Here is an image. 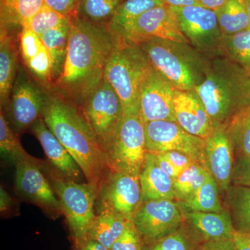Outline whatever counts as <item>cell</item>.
<instances>
[{
	"label": "cell",
	"mask_w": 250,
	"mask_h": 250,
	"mask_svg": "<svg viewBox=\"0 0 250 250\" xmlns=\"http://www.w3.org/2000/svg\"><path fill=\"white\" fill-rule=\"evenodd\" d=\"M122 41L107 26L72 18L66 58L54 82V93L80 107L104 79L106 64Z\"/></svg>",
	"instance_id": "cell-1"
},
{
	"label": "cell",
	"mask_w": 250,
	"mask_h": 250,
	"mask_svg": "<svg viewBox=\"0 0 250 250\" xmlns=\"http://www.w3.org/2000/svg\"><path fill=\"white\" fill-rule=\"evenodd\" d=\"M42 118L96 188L111 172L105 151L90 129L80 107L55 93H51Z\"/></svg>",
	"instance_id": "cell-2"
},
{
	"label": "cell",
	"mask_w": 250,
	"mask_h": 250,
	"mask_svg": "<svg viewBox=\"0 0 250 250\" xmlns=\"http://www.w3.org/2000/svg\"><path fill=\"white\" fill-rule=\"evenodd\" d=\"M215 127L228 126L250 106V75L226 56L210 59L205 80L194 89Z\"/></svg>",
	"instance_id": "cell-3"
},
{
	"label": "cell",
	"mask_w": 250,
	"mask_h": 250,
	"mask_svg": "<svg viewBox=\"0 0 250 250\" xmlns=\"http://www.w3.org/2000/svg\"><path fill=\"white\" fill-rule=\"evenodd\" d=\"M137 45L147 56L153 68L176 89L194 90L205 80L210 59L188 42L153 39Z\"/></svg>",
	"instance_id": "cell-4"
},
{
	"label": "cell",
	"mask_w": 250,
	"mask_h": 250,
	"mask_svg": "<svg viewBox=\"0 0 250 250\" xmlns=\"http://www.w3.org/2000/svg\"><path fill=\"white\" fill-rule=\"evenodd\" d=\"M152 70L147 56L137 44L123 40L111 54L104 79L121 100L123 116H139L141 91Z\"/></svg>",
	"instance_id": "cell-5"
},
{
	"label": "cell",
	"mask_w": 250,
	"mask_h": 250,
	"mask_svg": "<svg viewBox=\"0 0 250 250\" xmlns=\"http://www.w3.org/2000/svg\"><path fill=\"white\" fill-rule=\"evenodd\" d=\"M41 168L58 198L75 243L85 239L90 225L96 216V188L88 182L79 183L67 178L44 161Z\"/></svg>",
	"instance_id": "cell-6"
},
{
	"label": "cell",
	"mask_w": 250,
	"mask_h": 250,
	"mask_svg": "<svg viewBox=\"0 0 250 250\" xmlns=\"http://www.w3.org/2000/svg\"><path fill=\"white\" fill-rule=\"evenodd\" d=\"M105 152L111 171L139 177L148 152L145 125L139 116L123 117Z\"/></svg>",
	"instance_id": "cell-7"
},
{
	"label": "cell",
	"mask_w": 250,
	"mask_h": 250,
	"mask_svg": "<svg viewBox=\"0 0 250 250\" xmlns=\"http://www.w3.org/2000/svg\"><path fill=\"white\" fill-rule=\"evenodd\" d=\"M189 44L207 58L225 56L223 34L215 11L199 5L172 7Z\"/></svg>",
	"instance_id": "cell-8"
},
{
	"label": "cell",
	"mask_w": 250,
	"mask_h": 250,
	"mask_svg": "<svg viewBox=\"0 0 250 250\" xmlns=\"http://www.w3.org/2000/svg\"><path fill=\"white\" fill-rule=\"evenodd\" d=\"M50 94L24 69L18 67L9 103L5 108L7 116L5 117L16 134H21L42 118Z\"/></svg>",
	"instance_id": "cell-9"
},
{
	"label": "cell",
	"mask_w": 250,
	"mask_h": 250,
	"mask_svg": "<svg viewBox=\"0 0 250 250\" xmlns=\"http://www.w3.org/2000/svg\"><path fill=\"white\" fill-rule=\"evenodd\" d=\"M80 108L105 151L123 117V106L118 94L104 79L83 100Z\"/></svg>",
	"instance_id": "cell-10"
},
{
	"label": "cell",
	"mask_w": 250,
	"mask_h": 250,
	"mask_svg": "<svg viewBox=\"0 0 250 250\" xmlns=\"http://www.w3.org/2000/svg\"><path fill=\"white\" fill-rule=\"evenodd\" d=\"M142 203L139 177L111 171L97 194L95 213H113L131 220Z\"/></svg>",
	"instance_id": "cell-11"
},
{
	"label": "cell",
	"mask_w": 250,
	"mask_h": 250,
	"mask_svg": "<svg viewBox=\"0 0 250 250\" xmlns=\"http://www.w3.org/2000/svg\"><path fill=\"white\" fill-rule=\"evenodd\" d=\"M42 162L32 156L15 164V189L23 200L37 206L49 218H58L62 214V207L41 168Z\"/></svg>",
	"instance_id": "cell-12"
},
{
	"label": "cell",
	"mask_w": 250,
	"mask_h": 250,
	"mask_svg": "<svg viewBox=\"0 0 250 250\" xmlns=\"http://www.w3.org/2000/svg\"><path fill=\"white\" fill-rule=\"evenodd\" d=\"M144 125L148 152L177 151L184 153L208 170L205 139L189 134L177 122L152 121Z\"/></svg>",
	"instance_id": "cell-13"
},
{
	"label": "cell",
	"mask_w": 250,
	"mask_h": 250,
	"mask_svg": "<svg viewBox=\"0 0 250 250\" xmlns=\"http://www.w3.org/2000/svg\"><path fill=\"white\" fill-rule=\"evenodd\" d=\"M183 216L174 200H152L143 201L131 220L150 245L179 229Z\"/></svg>",
	"instance_id": "cell-14"
},
{
	"label": "cell",
	"mask_w": 250,
	"mask_h": 250,
	"mask_svg": "<svg viewBox=\"0 0 250 250\" xmlns=\"http://www.w3.org/2000/svg\"><path fill=\"white\" fill-rule=\"evenodd\" d=\"M120 37L126 42L139 44L149 39H159L188 42L171 6H157L146 11L127 26Z\"/></svg>",
	"instance_id": "cell-15"
},
{
	"label": "cell",
	"mask_w": 250,
	"mask_h": 250,
	"mask_svg": "<svg viewBox=\"0 0 250 250\" xmlns=\"http://www.w3.org/2000/svg\"><path fill=\"white\" fill-rule=\"evenodd\" d=\"M176 88L165 77L153 68L143 85L140 98V118L143 123L176 122L174 98Z\"/></svg>",
	"instance_id": "cell-16"
},
{
	"label": "cell",
	"mask_w": 250,
	"mask_h": 250,
	"mask_svg": "<svg viewBox=\"0 0 250 250\" xmlns=\"http://www.w3.org/2000/svg\"><path fill=\"white\" fill-rule=\"evenodd\" d=\"M205 140L207 168L219 189L227 191L231 187L234 166L232 140L225 126L215 127Z\"/></svg>",
	"instance_id": "cell-17"
},
{
	"label": "cell",
	"mask_w": 250,
	"mask_h": 250,
	"mask_svg": "<svg viewBox=\"0 0 250 250\" xmlns=\"http://www.w3.org/2000/svg\"><path fill=\"white\" fill-rule=\"evenodd\" d=\"M174 113L176 122L189 134L206 139L214 131L213 121L194 90L176 89Z\"/></svg>",
	"instance_id": "cell-18"
},
{
	"label": "cell",
	"mask_w": 250,
	"mask_h": 250,
	"mask_svg": "<svg viewBox=\"0 0 250 250\" xmlns=\"http://www.w3.org/2000/svg\"><path fill=\"white\" fill-rule=\"evenodd\" d=\"M30 129L32 134L40 142L50 165L67 178L79 183L87 182L76 161L49 129L43 118L36 121Z\"/></svg>",
	"instance_id": "cell-19"
},
{
	"label": "cell",
	"mask_w": 250,
	"mask_h": 250,
	"mask_svg": "<svg viewBox=\"0 0 250 250\" xmlns=\"http://www.w3.org/2000/svg\"><path fill=\"white\" fill-rule=\"evenodd\" d=\"M184 217L197 236L203 240V243L232 239L236 232L231 214L228 211H186Z\"/></svg>",
	"instance_id": "cell-20"
},
{
	"label": "cell",
	"mask_w": 250,
	"mask_h": 250,
	"mask_svg": "<svg viewBox=\"0 0 250 250\" xmlns=\"http://www.w3.org/2000/svg\"><path fill=\"white\" fill-rule=\"evenodd\" d=\"M143 202L152 200H176L173 179L156 162L152 153L147 152L139 176Z\"/></svg>",
	"instance_id": "cell-21"
},
{
	"label": "cell",
	"mask_w": 250,
	"mask_h": 250,
	"mask_svg": "<svg viewBox=\"0 0 250 250\" xmlns=\"http://www.w3.org/2000/svg\"><path fill=\"white\" fill-rule=\"evenodd\" d=\"M18 70V52L9 30L1 28L0 34V104L6 108Z\"/></svg>",
	"instance_id": "cell-22"
},
{
	"label": "cell",
	"mask_w": 250,
	"mask_h": 250,
	"mask_svg": "<svg viewBox=\"0 0 250 250\" xmlns=\"http://www.w3.org/2000/svg\"><path fill=\"white\" fill-rule=\"evenodd\" d=\"M71 30V21L57 28L47 31L40 37L45 46L52 63L51 79L55 82L62 74L66 58L69 36Z\"/></svg>",
	"instance_id": "cell-23"
},
{
	"label": "cell",
	"mask_w": 250,
	"mask_h": 250,
	"mask_svg": "<svg viewBox=\"0 0 250 250\" xmlns=\"http://www.w3.org/2000/svg\"><path fill=\"white\" fill-rule=\"evenodd\" d=\"M128 220H130L113 213L96 214L88 230L87 238L100 242L111 249L124 231Z\"/></svg>",
	"instance_id": "cell-24"
},
{
	"label": "cell",
	"mask_w": 250,
	"mask_h": 250,
	"mask_svg": "<svg viewBox=\"0 0 250 250\" xmlns=\"http://www.w3.org/2000/svg\"><path fill=\"white\" fill-rule=\"evenodd\" d=\"M1 28L24 24L37 14L45 4L44 0H0Z\"/></svg>",
	"instance_id": "cell-25"
},
{
	"label": "cell",
	"mask_w": 250,
	"mask_h": 250,
	"mask_svg": "<svg viewBox=\"0 0 250 250\" xmlns=\"http://www.w3.org/2000/svg\"><path fill=\"white\" fill-rule=\"evenodd\" d=\"M215 12L223 35H232L250 28L246 0H228Z\"/></svg>",
	"instance_id": "cell-26"
},
{
	"label": "cell",
	"mask_w": 250,
	"mask_h": 250,
	"mask_svg": "<svg viewBox=\"0 0 250 250\" xmlns=\"http://www.w3.org/2000/svg\"><path fill=\"white\" fill-rule=\"evenodd\" d=\"M219 188L211 174L196 192L185 200L179 202L185 211L215 212L223 211L219 198Z\"/></svg>",
	"instance_id": "cell-27"
},
{
	"label": "cell",
	"mask_w": 250,
	"mask_h": 250,
	"mask_svg": "<svg viewBox=\"0 0 250 250\" xmlns=\"http://www.w3.org/2000/svg\"><path fill=\"white\" fill-rule=\"evenodd\" d=\"M165 5L161 0H125L117 10L108 27L120 34L125 28L146 11Z\"/></svg>",
	"instance_id": "cell-28"
},
{
	"label": "cell",
	"mask_w": 250,
	"mask_h": 250,
	"mask_svg": "<svg viewBox=\"0 0 250 250\" xmlns=\"http://www.w3.org/2000/svg\"><path fill=\"white\" fill-rule=\"evenodd\" d=\"M228 192L230 214L235 229L250 232V188L233 185Z\"/></svg>",
	"instance_id": "cell-29"
},
{
	"label": "cell",
	"mask_w": 250,
	"mask_h": 250,
	"mask_svg": "<svg viewBox=\"0 0 250 250\" xmlns=\"http://www.w3.org/2000/svg\"><path fill=\"white\" fill-rule=\"evenodd\" d=\"M125 0H79L77 17L98 25L108 26Z\"/></svg>",
	"instance_id": "cell-30"
},
{
	"label": "cell",
	"mask_w": 250,
	"mask_h": 250,
	"mask_svg": "<svg viewBox=\"0 0 250 250\" xmlns=\"http://www.w3.org/2000/svg\"><path fill=\"white\" fill-rule=\"evenodd\" d=\"M210 175L209 171L200 164H192L182 171L173 181L176 200L184 201L196 192Z\"/></svg>",
	"instance_id": "cell-31"
},
{
	"label": "cell",
	"mask_w": 250,
	"mask_h": 250,
	"mask_svg": "<svg viewBox=\"0 0 250 250\" xmlns=\"http://www.w3.org/2000/svg\"><path fill=\"white\" fill-rule=\"evenodd\" d=\"M224 54L250 75V28L232 35H223Z\"/></svg>",
	"instance_id": "cell-32"
},
{
	"label": "cell",
	"mask_w": 250,
	"mask_h": 250,
	"mask_svg": "<svg viewBox=\"0 0 250 250\" xmlns=\"http://www.w3.org/2000/svg\"><path fill=\"white\" fill-rule=\"evenodd\" d=\"M0 148L1 155L16 164L32 157L22 147L18 135L10 126L3 111L0 113Z\"/></svg>",
	"instance_id": "cell-33"
},
{
	"label": "cell",
	"mask_w": 250,
	"mask_h": 250,
	"mask_svg": "<svg viewBox=\"0 0 250 250\" xmlns=\"http://www.w3.org/2000/svg\"><path fill=\"white\" fill-rule=\"evenodd\" d=\"M226 126L238 157L250 156V106Z\"/></svg>",
	"instance_id": "cell-34"
},
{
	"label": "cell",
	"mask_w": 250,
	"mask_h": 250,
	"mask_svg": "<svg viewBox=\"0 0 250 250\" xmlns=\"http://www.w3.org/2000/svg\"><path fill=\"white\" fill-rule=\"evenodd\" d=\"M71 20L44 4L42 9L30 18L22 27L28 28L41 36L47 31L65 24Z\"/></svg>",
	"instance_id": "cell-35"
},
{
	"label": "cell",
	"mask_w": 250,
	"mask_h": 250,
	"mask_svg": "<svg viewBox=\"0 0 250 250\" xmlns=\"http://www.w3.org/2000/svg\"><path fill=\"white\" fill-rule=\"evenodd\" d=\"M147 250H194L193 242L182 228L150 244Z\"/></svg>",
	"instance_id": "cell-36"
},
{
	"label": "cell",
	"mask_w": 250,
	"mask_h": 250,
	"mask_svg": "<svg viewBox=\"0 0 250 250\" xmlns=\"http://www.w3.org/2000/svg\"><path fill=\"white\" fill-rule=\"evenodd\" d=\"M25 64L31 75L35 77L36 80L40 82L41 84L47 85L52 82V63L50 57L45 46L36 57Z\"/></svg>",
	"instance_id": "cell-37"
},
{
	"label": "cell",
	"mask_w": 250,
	"mask_h": 250,
	"mask_svg": "<svg viewBox=\"0 0 250 250\" xmlns=\"http://www.w3.org/2000/svg\"><path fill=\"white\" fill-rule=\"evenodd\" d=\"M143 242L142 235L132 220H128L124 231L112 246L111 250H143Z\"/></svg>",
	"instance_id": "cell-38"
},
{
	"label": "cell",
	"mask_w": 250,
	"mask_h": 250,
	"mask_svg": "<svg viewBox=\"0 0 250 250\" xmlns=\"http://www.w3.org/2000/svg\"><path fill=\"white\" fill-rule=\"evenodd\" d=\"M19 39L20 50L25 63L36 57L44 47L40 37L28 28L22 27Z\"/></svg>",
	"instance_id": "cell-39"
},
{
	"label": "cell",
	"mask_w": 250,
	"mask_h": 250,
	"mask_svg": "<svg viewBox=\"0 0 250 250\" xmlns=\"http://www.w3.org/2000/svg\"><path fill=\"white\" fill-rule=\"evenodd\" d=\"M233 185L250 188V156L238 157L233 166Z\"/></svg>",
	"instance_id": "cell-40"
},
{
	"label": "cell",
	"mask_w": 250,
	"mask_h": 250,
	"mask_svg": "<svg viewBox=\"0 0 250 250\" xmlns=\"http://www.w3.org/2000/svg\"><path fill=\"white\" fill-rule=\"evenodd\" d=\"M46 6L68 19L77 17L79 0H44Z\"/></svg>",
	"instance_id": "cell-41"
},
{
	"label": "cell",
	"mask_w": 250,
	"mask_h": 250,
	"mask_svg": "<svg viewBox=\"0 0 250 250\" xmlns=\"http://www.w3.org/2000/svg\"><path fill=\"white\" fill-rule=\"evenodd\" d=\"M155 153H159L161 156H164L180 172H182L189 166L195 163L190 156L184 154V153L177 152V151Z\"/></svg>",
	"instance_id": "cell-42"
},
{
	"label": "cell",
	"mask_w": 250,
	"mask_h": 250,
	"mask_svg": "<svg viewBox=\"0 0 250 250\" xmlns=\"http://www.w3.org/2000/svg\"><path fill=\"white\" fill-rule=\"evenodd\" d=\"M197 250H236L232 239L205 242Z\"/></svg>",
	"instance_id": "cell-43"
},
{
	"label": "cell",
	"mask_w": 250,
	"mask_h": 250,
	"mask_svg": "<svg viewBox=\"0 0 250 250\" xmlns=\"http://www.w3.org/2000/svg\"><path fill=\"white\" fill-rule=\"evenodd\" d=\"M152 154L155 156L156 164L161 167V170L168 174L173 181L178 177L179 174H180V171L177 170L167 159L159 153H152Z\"/></svg>",
	"instance_id": "cell-44"
},
{
	"label": "cell",
	"mask_w": 250,
	"mask_h": 250,
	"mask_svg": "<svg viewBox=\"0 0 250 250\" xmlns=\"http://www.w3.org/2000/svg\"><path fill=\"white\" fill-rule=\"evenodd\" d=\"M232 241L236 250H250V232L236 231Z\"/></svg>",
	"instance_id": "cell-45"
},
{
	"label": "cell",
	"mask_w": 250,
	"mask_h": 250,
	"mask_svg": "<svg viewBox=\"0 0 250 250\" xmlns=\"http://www.w3.org/2000/svg\"><path fill=\"white\" fill-rule=\"evenodd\" d=\"M75 250H111L100 242L86 238L75 243Z\"/></svg>",
	"instance_id": "cell-46"
},
{
	"label": "cell",
	"mask_w": 250,
	"mask_h": 250,
	"mask_svg": "<svg viewBox=\"0 0 250 250\" xmlns=\"http://www.w3.org/2000/svg\"><path fill=\"white\" fill-rule=\"evenodd\" d=\"M0 197H1V204H0V210L1 213H6L13 207V199L10 196L9 194L2 187H1L0 190Z\"/></svg>",
	"instance_id": "cell-47"
},
{
	"label": "cell",
	"mask_w": 250,
	"mask_h": 250,
	"mask_svg": "<svg viewBox=\"0 0 250 250\" xmlns=\"http://www.w3.org/2000/svg\"><path fill=\"white\" fill-rule=\"evenodd\" d=\"M202 6L216 11L221 8L228 0H196Z\"/></svg>",
	"instance_id": "cell-48"
},
{
	"label": "cell",
	"mask_w": 250,
	"mask_h": 250,
	"mask_svg": "<svg viewBox=\"0 0 250 250\" xmlns=\"http://www.w3.org/2000/svg\"><path fill=\"white\" fill-rule=\"evenodd\" d=\"M164 4L172 7H179V6H192V5H199L201 6L196 0H161Z\"/></svg>",
	"instance_id": "cell-49"
},
{
	"label": "cell",
	"mask_w": 250,
	"mask_h": 250,
	"mask_svg": "<svg viewBox=\"0 0 250 250\" xmlns=\"http://www.w3.org/2000/svg\"><path fill=\"white\" fill-rule=\"evenodd\" d=\"M246 7L247 11H248V16H249L250 22V0H246Z\"/></svg>",
	"instance_id": "cell-50"
}]
</instances>
